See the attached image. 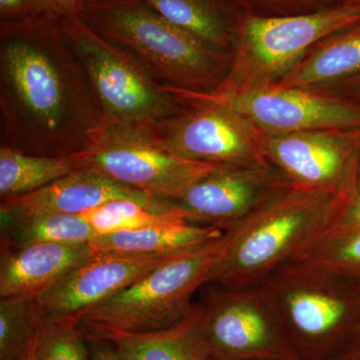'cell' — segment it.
I'll return each instance as SVG.
<instances>
[{
  "mask_svg": "<svg viewBox=\"0 0 360 360\" xmlns=\"http://www.w3.org/2000/svg\"><path fill=\"white\" fill-rule=\"evenodd\" d=\"M98 129L96 101L60 20L0 21V146L70 156L87 150Z\"/></svg>",
  "mask_w": 360,
  "mask_h": 360,
  "instance_id": "6da1fadb",
  "label": "cell"
},
{
  "mask_svg": "<svg viewBox=\"0 0 360 360\" xmlns=\"http://www.w3.org/2000/svg\"><path fill=\"white\" fill-rule=\"evenodd\" d=\"M345 202L347 198L329 191L284 187L250 217L225 231L229 245L210 283L257 288L330 231Z\"/></svg>",
  "mask_w": 360,
  "mask_h": 360,
  "instance_id": "7a4b0ae2",
  "label": "cell"
},
{
  "mask_svg": "<svg viewBox=\"0 0 360 360\" xmlns=\"http://www.w3.org/2000/svg\"><path fill=\"white\" fill-rule=\"evenodd\" d=\"M78 16L169 89L207 94L229 75L231 52L214 49L165 20L144 0H85Z\"/></svg>",
  "mask_w": 360,
  "mask_h": 360,
  "instance_id": "3957f363",
  "label": "cell"
},
{
  "mask_svg": "<svg viewBox=\"0 0 360 360\" xmlns=\"http://www.w3.org/2000/svg\"><path fill=\"white\" fill-rule=\"evenodd\" d=\"M258 290L300 360H328L360 329V291L298 262L279 267Z\"/></svg>",
  "mask_w": 360,
  "mask_h": 360,
  "instance_id": "277c9868",
  "label": "cell"
},
{
  "mask_svg": "<svg viewBox=\"0 0 360 360\" xmlns=\"http://www.w3.org/2000/svg\"><path fill=\"white\" fill-rule=\"evenodd\" d=\"M60 25L96 101V141L104 134L139 129L184 110L182 101L134 56L104 39L80 16L63 18Z\"/></svg>",
  "mask_w": 360,
  "mask_h": 360,
  "instance_id": "5b68a950",
  "label": "cell"
},
{
  "mask_svg": "<svg viewBox=\"0 0 360 360\" xmlns=\"http://www.w3.org/2000/svg\"><path fill=\"white\" fill-rule=\"evenodd\" d=\"M229 245V234L188 248L151 270L129 288L85 310L75 322L82 333L113 329L127 333L174 326L193 309L196 290L210 283Z\"/></svg>",
  "mask_w": 360,
  "mask_h": 360,
  "instance_id": "8992f818",
  "label": "cell"
},
{
  "mask_svg": "<svg viewBox=\"0 0 360 360\" xmlns=\"http://www.w3.org/2000/svg\"><path fill=\"white\" fill-rule=\"evenodd\" d=\"M359 22V9L345 4L281 18H262L239 11L231 68L214 91L272 86L285 77L317 42Z\"/></svg>",
  "mask_w": 360,
  "mask_h": 360,
  "instance_id": "52a82bcc",
  "label": "cell"
},
{
  "mask_svg": "<svg viewBox=\"0 0 360 360\" xmlns=\"http://www.w3.org/2000/svg\"><path fill=\"white\" fill-rule=\"evenodd\" d=\"M184 110L129 130L167 153L217 167H271L264 134L236 111L220 104L179 98Z\"/></svg>",
  "mask_w": 360,
  "mask_h": 360,
  "instance_id": "ba28073f",
  "label": "cell"
},
{
  "mask_svg": "<svg viewBox=\"0 0 360 360\" xmlns=\"http://www.w3.org/2000/svg\"><path fill=\"white\" fill-rule=\"evenodd\" d=\"M179 98L226 106L264 135L360 127V105L321 90L269 86L207 94L169 89Z\"/></svg>",
  "mask_w": 360,
  "mask_h": 360,
  "instance_id": "9c48e42d",
  "label": "cell"
},
{
  "mask_svg": "<svg viewBox=\"0 0 360 360\" xmlns=\"http://www.w3.org/2000/svg\"><path fill=\"white\" fill-rule=\"evenodd\" d=\"M214 285L201 304L210 360H300L257 286Z\"/></svg>",
  "mask_w": 360,
  "mask_h": 360,
  "instance_id": "30bf717a",
  "label": "cell"
},
{
  "mask_svg": "<svg viewBox=\"0 0 360 360\" xmlns=\"http://www.w3.org/2000/svg\"><path fill=\"white\" fill-rule=\"evenodd\" d=\"M82 168L96 170L122 186L179 200L217 165L172 155L134 131L111 132L75 155Z\"/></svg>",
  "mask_w": 360,
  "mask_h": 360,
  "instance_id": "8fae6325",
  "label": "cell"
},
{
  "mask_svg": "<svg viewBox=\"0 0 360 360\" xmlns=\"http://www.w3.org/2000/svg\"><path fill=\"white\" fill-rule=\"evenodd\" d=\"M264 151L291 186L347 200L360 155V127L264 135Z\"/></svg>",
  "mask_w": 360,
  "mask_h": 360,
  "instance_id": "7c38bea8",
  "label": "cell"
},
{
  "mask_svg": "<svg viewBox=\"0 0 360 360\" xmlns=\"http://www.w3.org/2000/svg\"><path fill=\"white\" fill-rule=\"evenodd\" d=\"M181 251L125 253L96 250L33 302L44 323L75 322L85 310L129 288Z\"/></svg>",
  "mask_w": 360,
  "mask_h": 360,
  "instance_id": "4fadbf2b",
  "label": "cell"
},
{
  "mask_svg": "<svg viewBox=\"0 0 360 360\" xmlns=\"http://www.w3.org/2000/svg\"><path fill=\"white\" fill-rule=\"evenodd\" d=\"M288 186L290 182L272 167H219L174 201L188 221L225 231Z\"/></svg>",
  "mask_w": 360,
  "mask_h": 360,
  "instance_id": "5bb4252c",
  "label": "cell"
},
{
  "mask_svg": "<svg viewBox=\"0 0 360 360\" xmlns=\"http://www.w3.org/2000/svg\"><path fill=\"white\" fill-rule=\"evenodd\" d=\"M115 200H131L155 207L176 203L169 198L122 186L94 169L80 168L34 193L2 200L1 224L44 213L82 214Z\"/></svg>",
  "mask_w": 360,
  "mask_h": 360,
  "instance_id": "9a60e30c",
  "label": "cell"
},
{
  "mask_svg": "<svg viewBox=\"0 0 360 360\" xmlns=\"http://www.w3.org/2000/svg\"><path fill=\"white\" fill-rule=\"evenodd\" d=\"M96 250L90 243H39L1 248L0 297L34 300Z\"/></svg>",
  "mask_w": 360,
  "mask_h": 360,
  "instance_id": "2e32d148",
  "label": "cell"
},
{
  "mask_svg": "<svg viewBox=\"0 0 360 360\" xmlns=\"http://www.w3.org/2000/svg\"><path fill=\"white\" fill-rule=\"evenodd\" d=\"M202 305L174 326L143 333L103 329L84 333L94 341L108 342L120 360H210L202 330Z\"/></svg>",
  "mask_w": 360,
  "mask_h": 360,
  "instance_id": "e0dca14e",
  "label": "cell"
},
{
  "mask_svg": "<svg viewBox=\"0 0 360 360\" xmlns=\"http://www.w3.org/2000/svg\"><path fill=\"white\" fill-rule=\"evenodd\" d=\"M360 72V22L317 42L272 86L319 90Z\"/></svg>",
  "mask_w": 360,
  "mask_h": 360,
  "instance_id": "ac0fdd59",
  "label": "cell"
},
{
  "mask_svg": "<svg viewBox=\"0 0 360 360\" xmlns=\"http://www.w3.org/2000/svg\"><path fill=\"white\" fill-rule=\"evenodd\" d=\"M165 20L203 42L233 51L239 11L231 0H144Z\"/></svg>",
  "mask_w": 360,
  "mask_h": 360,
  "instance_id": "d6986e66",
  "label": "cell"
},
{
  "mask_svg": "<svg viewBox=\"0 0 360 360\" xmlns=\"http://www.w3.org/2000/svg\"><path fill=\"white\" fill-rule=\"evenodd\" d=\"M219 227L189 221L170 222L134 231L99 234L90 243L96 251L125 253L176 252L221 238Z\"/></svg>",
  "mask_w": 360,
  "mask_h": 360,
  "instance_id": "ffe728a7",
  "label": "cell"
},
{
  "mask_svg": "<svg viewBox=\"0 0 360 360\" xmlns=\"http://www.w3.org/2000/svg\"><path fill=\"white\" fill-rule=\"evenodd\" d=\"M80 168L82 162L75 155H33L0 146V198L34 193Z\"/></svg>",
  "mask_w": 360,
  "mask_h": 360,
  "instance_id": "44dd1931",
  "label": "cell"
},
{
  "mask_svg": "<svg viewBox=\"0 0 360 360\" xmlns=\"http://www.w3.org/2000/svg\"><path fill=\"white\" fill-rule=\"evenodd\" d=\"M96 236V231L80 214L44 213L1 224V248L90 243Z\"/></svg>",
  "mask_w": 360,
  "mask_h": 360,
  "instance_id": "7402d4cb",
  "label": "cell"
},
{
  "mask_svg": "<svg viewBox=\"0 0 360 360\" xmlns=\"http://www.w3.org/2000/svg\"><path fill=\"white\" fill-rule=\"evenodd\" d=\"M291 262L328 272L360 291V229L328 232Z\"/></svg>",
  "mask_w": 360,
  "mask_h": 360,
  "instance_id": "603a6c76",
  "label": "cell"
},
{
  "mask_svg": "<svg viewBox=\"0 0 360 360\" xmlns=\"http://www.w3.org/2000/svg\"><path fill=\"white\" fill-rule=\"evenodd\" d=\"M80 215L91 225L97 236L134 231L170 222L188 221L186 213L177 203L172 207L161 208L131 200L108 201Z\"/></svg>",
  "mask_w": 360,
  "mask_h": 360,
  "instance_id": "cb8c5ba5",
  "label": "cell"
},
{
  "mask_svg": "<svg viewBox=\"0 0 360 360\" xmlns=\"http://www.w3.org/2000/svg\"><path fill=\"white\" fill-rule=\"evenodd\" d=\"M42 324L33 300L0 297V360L22 357Z\"/></svg>",
  "mask_w": 360,
  "mask_h": 360,
  "instance_id": "d4e9b609",
  "label": "cell"
},
{
  "mask_svg": "<svg viewBox=\"0 0 360 360\" xmlns=\"http://www.w3.org/2000/svg\"><path fill=\"white\" fill-rule=\"evenodd\" d=\"M85 335L75 322L44 323L35 340L37 360H92Z\"/></svg>",
  "mask_w": 360,
  "mask_h": 360,
  "instance_id": "484cf974",
  "label": "cell"
},
{
  "mask_svg": "<svg viewBox=\"0 0 360 360\" xmlns=\"http://www.w3.org/2000/svg\"><path fill=\"white\" fill-rule=\"evenodd\" d=\"M240 13L262 18L300 15L342 4V0H231Z\"/></svg>",
  "mask_w": 360,
  "mask_h": 360,
  "instance_id": "4316f807",
  "label": "cell"
},
{
  "mask_svg": "<svg viewBox=\"0 0 360 360\" xmlns=\"http://www.w3.org/2000/svg\"><path fill=\"white\" fill-rule=\"evenodd\" d=\"M356 229H360V155L352 191L348 194L340 219L330 231H349Z\"/></svg>",
  "mask_w": 360,
  "mask_h": 360,
  "instance_id": "83f0119b",
  "label": "cell"
},
{
  "mask_svg": "<svg viewBox=\"0 0 360 360\" xmlns=\"http://www.w3.org/2000/svg\"><path fill=\"white\" fill-rule=\"evenodd\" d=\"M85 0H32L30 16L63 20L70 16L79 15Z\"/></svg>",
  "mask_w": 360,
  "mask_h": 360,
  "instance_id": "f1b7e54d",
  "label": "cell"
},
{
  "mask_svg": "<svg viewBox=\"0 0 360 360\" xmlns=\"http://www.w3.org/2000/svg\"><path fill=\"white\" fill-rule=\"evenodd\" d=\"M319 90L342 97L360 105V72Z\"/></svg>",
  "mask_w": 360,
  "mask_h": 360,
  "instance_id": "f546056e",
  "label": "cell"
},
{
  "mask_svg": "<svg viewBox=\"0 0 360 360\" xmlns=\"http://www.w3.org/2000/svg\"><path fill=\"white\" fill-rule=\"evenodd\" d=\"M32 0H0V18L4 20H18L30 18Z\"/></svg>",
  "mask_w": 360,
  "mask_h": 360,
  "instance_id": "4dcf8cb0",
  "label": "cell"
},
{
  "mask_svg": "<svg viewBox=\"0 0 360 360\" xmlns=\"http://www.w3.org/2000/svg\"><path fill=\"white\" fill-rule=\"evenodd\" d=\"M328 360H360V333L347 347Z\"/></svg>",
  "mask_w": 360,
  "mask_h": 360,
  "instance_id": "1f68e13d",
  "label": "cell"
},
{
  "mask_svg": "<svg viewBox=\"0 0 360 360\" xmlns=\"http://www.w3.org/2000/svg\"><path fill=\"white\" fill-rule=\"evenodd\" d=\"M92 360H120L112 347H98L91 352Z\"/></svg>",
  "mask_w": 360,
  "mask_h": 360,
  "instance_id": "d6a6232c",
  "label": "cell"
},
{
  "mask_svg": "<svg viewBox=\"0 0 360 360\" xmlns=\"http://www.w3.org/2000/svg\"><path fill=\"white\" fill-rule=\"evenodd\" d=\"M35 340H37V338H35ZM35 340L33 341L32 347L26 352V354L18 360H37V357H35Z\"/></svg>",
  "mask_w": 360,
  "mask_h": 360,
  "instance_id": "836d02e7",
  "label": "cell"
},
{
  "mask_svg": "<svg viewBox=\"0 0 360 360\" xmlns=\"http://www.w3.org/2000/svg\"><path fill=\"white\" fill-rule=\"evenodd\" d=\"M342 4L354 7L360 11V0H342Z\"/></svg>",
  "mask_w": 360,
  "mask_h": 360,
  "instance_id": "e575fe53",
  "label": "cell"
},
{
  "mask_svg": "<svg viewBox=\"0 0 360 360\" xmlns=\"http://www.w3.org/2000/svg\"><path fill=\"white\" fill-rule=\"evenodd\" d=\"M245 360H266V359H245Z\"/></svg>",
  "mask_w": 360,
  "mask_h": 360,
  "instance_id": "d590c367",
  "label": "cell"
},
{
  "mask_svg": "<svg viewBox=\"0 0 360 360\" xmlns=\"http://www.w3.org/2000/svg\"><path fill=\"white\" fill-rule=\"evenodd\" d=\"M359 333H360V329H359Z\"/></svg>",
  "mask_w": 360,
  "mask_h": 360,
  "instance_id": "8d00e7d4",
  "label": "cell"
}]
</instances>
